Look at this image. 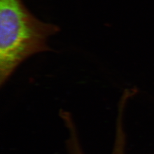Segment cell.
I'll return each mask as SVG.
<instances>
[{
    "label": "cell",
    "instance_id": "cell-1",
    "mask_svg": "<svg viewBox=\"0 0 154 154\" xmlns=\"http://www.w3.org/2000/svg\"><path fill=\"white\" fill-rule=\"evenodd\" d=\"M60 31L34 16L22 0H0L1 86L23 61L50 51L48 38Z\"/></svg>",
    "mask_w": 154,
    "mask_h": 154
},
{
    "label": "cell",
    "instance_id": "cell-2",
    "mask_svg": "<svg viewBox=\"0 0 154 154\" xmlns=\"http://www.w3.org/2000/svg\"><path fill=\"white\" fill-rule=\"evenodd\" d=\"M72 154H84L83 151H82V149H78L77 151H74ZM112 154H123L121 151H118V150H114L112 151Z\"/></svg>",
    "mask_w": 154,
    "mask_h": 154
}]
</instances>
